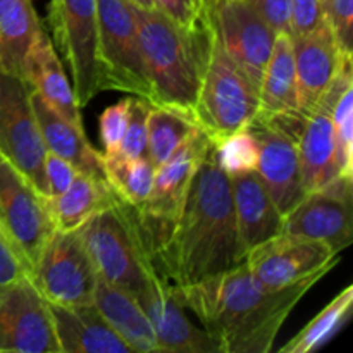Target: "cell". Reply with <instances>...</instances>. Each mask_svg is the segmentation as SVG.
I'll use <instances>...</instances> for the list:
<instances>
[{
  "label": "cell",
  "mask_w": 353,
  "mask_h": 353,
  "mask_svg": "<svg viewBox=\"0 0 353 353\" xmlns=\"http://www.w3.org/2000/svg\"><path fill=\"white\" fill-rule=\"evenodd\" d=\"M243 262L231 179L214 157V143L192 179L178 221L155 261L172 286H190Z\"/></svg>",
  "instance_id": "6da1fadb"
},
{
  "label": "cell",
  "mask_w": 353,
  "mask_h": 353,
  "mask_svg": "<svg viewBox=\"0 0 353 353\" xmlns=\"http://www.w3.org/2000/svg\"><path fill=\"white\" fill-rule=\"evenodd\" d=\"M317 281L312 278L271 290L240 262L230 271L178 288L219 353H268L286 317Z\"/></svg>",
  "instance_id": "7a4b0ae2"
},
{
  "label": "cell",
  "mask_w": 353,
  "mask_h": 353,
  "mask_svg": "<svg viewBox=\"0 0 353 353\" xmlns=\"http://www.w3.org/2000/svg\"><path fill=\"white\" fill-rule=\"evenodd\" d=\"M145 72L154 92L152 105H168L193 116L210 43L202 7L199 23L179 26L159 9L133 6Z\"/></svg>",
  "instance_id": "3957f363"
},
{
  "label": "cell",
  "mask_w": 353,
  "mask_h": 353,
  "mask_svg": "<svg viewBox=\"0 0 353 353\" xmlns=\"http://www.w3.org/2000/svg\"><path fill=\"white\" fill-rule=\"evenodd\" d=\"M97 276L138 296L155 276L133 205L119 200L78 230Z\"/></svg>",
  "instance_id": "277c9868"
},
{
  "label": "cell",
  "mask_w": 353,
  "mask_h": 353,
  "mask_svg": "<svg viewBox=\"0 0 353 353\" xmlns=\"http://www.w3.org/2000/svg\"><path fill=\"white\" fill-rule=\"evenodd\" d=\"M257 114V85L226 54L210 28L209 54L193 105L196 124L216 143L248 126Z\"/></svg>",
  "instance_id": "5b68a950"
},
{
  "label": "cell",
  "mask_w": 353,
  "mask_h": 353,
  "mask_svg": "<svg viewBox=\"0 0 353 353\" xmlns=\"http://www.w3.org/2000/svg\"><path fill=\"white\" fill-rule=\"evenodd\" d=\"M97 64L99 88L117 90L154 103L138 41L133 3L97 0Z\"/></svg>",
  "instance_id": "8992f818"
},
{
  "label": "cell",
  "mask_w": 353,
  "mask_h": 353,
  "mask_svg": "<svg viewBox=\"0 0 353 353\" xmlns=\"http://www.w3.org/2000/svg\"><path fill=\"white\" fill-rule=\"evenodd\" d=\"M210 145L212 140L199 128L168 162L155 168L150 195L143 205L134 207L154 269L155 261L178 221L193 176L205 159Z\"/></svg>",
  "instance_id": "52a82bcc"
},
{
  "label": "cell",
  "mask_w": 353,
  "mask_h": 353,
  "mask_svg": "<svg viewBox=\"0 0 353 353\" xmlns=\"http://www.w3.org/2000/svg\"><path fill=\"white\" fill-rule=\"evenodd\" d=\"M305 117L300 112L257 114L248 124L259 143L255 172L283 217L305 195L296 147Z\"/></svg>",
  "instance_id": "ba28073f"
},
{
  "label": "cell",
  "mask_w": 353,
  "mask_h": 353,
  "mask_svg": "<svg viewBox=\"0 0 353 353\" xmlns=\"http://www.w3.org/2000/svg\"><path fill=\"white\" fill-rule=\"evenodd\" d=\"M0 155L7 159L41 196L47 195L43 138L31 105V90L21 76L0 69Z\"/></svg>",
  "instance_id": "9c48e42d"
},
{
  "label": "cell",
  "mask_w": 353,
  "mask_h": 353,
  "mask_svg": "<svg viewBox=\"0 0 353 353\" xmlns=\"http://www.w3.org/2000/svg\"><path fill=\"white\" fill-rule=\"evenodd\" d=\"M48 303H93L97 272L76 231H54L38 255L30 274Z\"/></svg>",
  "instance_id": "30bf717a"
},
{
  "label": "cell",
  "mask_w": 353,
  "mask_h": 353,
  "mask_svg": "<svg viewBox=\"0 0 353 353\" xmlns=\"http://www.w3.org/2000/svg\"><path fill=\"white\" fill-rule=\"evenodd\" d=\"M48 16L52 37L71 71L76 102L85 107L100 92L97 0H52Z\"/></svg>",
  "instance_id": "8fae6325"
},
{
  "label": "cell",
  "mask_w": 353,
  "mask_h": 353,
  "mask_svg": "<svg viewBox=\"0 0 353 353\" xmlns=\"http://www.w3.org/2000/svg\"><path fill=\"white\" fill-rule=\"evenodd\" d=\"M338 255L326 243L279 233L247 252L243 262L259 283L279 290L305 279H323L338 264Z\"/></svg>",
  "instance_id": "7c38bea8"
},
{
  "label": "cell",
  "mask_w": 353,
  "mask_h": 353,
  "mask_svg": "<svg viewBox=\"0 0 353 353\" xmlns=\"http://www.w3.org/2000/svg\"><path fill=\"white\" fill-rule=\"evenodd\" d=\"M0 230L31 274L54 226L40 193L3 155H0Z\"/></svg>",
  "instance_id": "4fadbf2b"
},
{
  "label": "cell",
  "mask_w": 353,
  "mask_h": 353,
  "mask_svg": "<svg viewBox=\"0 0 353 353\" xmlns=\"http://www.w3.org/2000/svg\"><path fill=\"white\" fill-rule=\"evenodd\" d=\"M0 353H61L48 302L28 274L0 285Z\"/></svg>",
  "instance_id": "5bb4252c"
},
{
  "label": "cell",
  "mask_w": 353,
  "mask_h": 353,
  "mask_svg": "<svg viewBox=\"0 0 353 353\" xmlns=\"http://www.w3.org/2000/svg\"><path fill=\"white\" fill-rule=\"evenodd\" d=\"M203 12L226 54L257 85L274 47L276 33L248 0H207Z\"/></svg>",
  "instance_id": "9a60e30c"
},
{
  "label": "cell",
  "mask_w": 353,
  "mask_h": 353,
  "mask_svg": "<svg viewBox=\"0 0 353 353\" xmlns=\"http://www.w3.org/2000/svg\"><path fill=\"white\" fill-rule=\"evenodd\" d=\"M352 178L338 176L309 192L283 217V233L326 243L340 254L352 243Z\"/></svg>",
  "instance_id": "2e32d148"
},
{
  "label": "cell",
  "mask_w": 353,
  "mask_h": 353,
  "mask_svg": "<svg viewBox=\"0 0 353 353\" xmlns=\"http://www.w3.org/2000/svg\"><path fill=\"white\" fill-rule=\"evenodd\" d=\"M134 299L150 321L161 352L219 353L216 341L183 303L178 286L155 274Z\"/></svg>",
  "instance_id": "e0dca14e"
},
{
  "label": "cell",
  "mask_w": 353,
  "mask_h": 353,
  "mask_svg": "<svg viewBox=\"0 0 353 353\" xmlns=\"http://www.w3.org/2000/svg\"><path fill=\"white\" fill-rule=\"evenodd\" d=\"M292 47L299 112L309 116L336 76L341 59L347 54L340 50L326 21L310 33L292 37Z\"/></svg>",
  "instance_id": "ac0fdd59"
},
{
  "label": "cell",
  "mask_w": 353,
  "mask_h": 353,
  "mask_svg": "<svg viewBox=\"0 0 353 353\" xmlns=\"http://www.w3.org/2000/svg\"><path fill=\"white\" fill-rule=\"evenodd\" d=\"M61 353H133L93 303H48Z\"/></svg>",
  "instance_id": "d6986e66"
},
{
  "label": "cell",
  "mask_w": 353,
  "mask_h": 353,
  "mask_svg": "<svg viewBox=\"0 0 353 353\" xmlns=\"http://www.w3.org/2000/svg\"><path fill=\"white\" fill-rule=\"evenodd\" d=\"M230 179L238 240L245 257L254 247L283 233V214L255 171L231 176Z\"/></svg>",
  "instance_id": "ffe728a7"
},
{
  "label": "cell",
  "mask_w": 353,
  "mask_h": 353,
  "mask_svg": "<svg viewBox=\"0 0 353 353\" xmlns=\"http://www.w3.org/2000/svg\"><path fill=\"white\" fill-rule=\"evenodd\" d=\"M23 79L31 92L40 95L55 112L83 128L81 107L76 102L72 85L62 69L54 43L43 30L34 40L23 65Z\"/></svg>",
  "instance_id": "44dd1931"
},
{
  "label": "cell",
  "mask_w": 353,
  "mask_h": 353,
  "mask_svg": "<svg viewBox=\"0 0 353 353\" xmlns=\"http://www.w3.org/2000/svg\"><path fill=\"white\" fill-rule=\"evenodd\" d=\"M31 105H33L34 117H37L47 152L68 161L69 164L74 165L78 172L95 176V178H105L102 168V154L88 143L83 128L76 126L71 121L55 112L34 92H31Z\"/></svg>",
  "instance_id": "7402d4cb"
},
{
  "label": "cell",
  "mask_w": 353,
  "mask_h": 353,
  "mask_svg": "<svg viewBox=\"0 0 353 353\" xmlns=\"http://www.w3.org/2000/svg\"><path fill=\"white\" fill-rule=\"evenodd\" d=\"M296 147L305 193L324 188L340 176L330 110L316 107L305 117Z\"/></svg>",
  "instance_id": "603a6c76"
},
{
  "label": "cell",
  "mask_w": 353,
  "mask_h": 353,
  "mask_svg": "<svg viewBox=\"0 0 353 353\" xmlns=\"http://www.w3.org/2000/svg\"><path fill=\"white\" fill-rule=\"evenodd\" d=\"M54 231H76L95 214L119 202L105 178L78 172L71 186L55 196H41Z\"/></svg>",
  "instance_id": "cb8c5ba5"
},
{
  "label": "cell",
  "mask_w": 353,
  "mask_h": 353,
  "mask_svg": "<svg viewBox=\"0 0 353 353\" xmlns=\"http://www.w3.org/2000/svg\"><path fill=\"white\" fill-rule=\"evenodd\" d=\"M93 305L131 350L138 353L161 352L150 321L133 295L105 279L97 278Z\"/></svg>",
  "instance_id": "d4e9b609"
},
{
  "label": "cell",
  "mask_w": 353,
  "mask_h": 353,
  "mask_svg": "<svg viewBox=\"0 0 353 353\" xmlns=\"http://www.w3.org/2000/svg\"><path fill=\"white\" fill-rule=\"evenodd\" d=\"M288 112H299L295 61L292 37L279 33L259 83V114L276 116Z\"/></svg>",
  "instance_id": "484cf974"
},
{
  "label": "cell",
  "mask_w": 353,
  "mask_h": 353,
  "mask_svg": "<svg viewBox=\"0 0 353 353\" xmlns=\"http://www.w3.org/2000/svg\"><path fill=\"white\" fill-rule=\"evenodd\" d=\"M41 30L31 0H0V69L23 78L26 55Z\"/></svg>",
  "instance_id": "4316f807"
},
{
  "label": "cell",
  "mask_w": 353,
  "mask_h": 353,
  "mask_svg": "<svg viewBox=\"0 0 353 353\" xmlns=\"http://www.w3.org/2000/svg\"><path fill=\"white\" fill-rule=\"evenodd\" d=\"M199 130L195 117L168 105H150L147 117V152L155 168L168 162Z\"/></svg>",
  "instance_id": "83f0119b"
},
{
  "label": "cell",
  "mask_w": 353,
  "mask_h": 353,
  "mask_svg": "<svg viewBox=\"0 0 353 353\" xmlns=\"http://www.w3.org/2000/svg\"><path fill=\"white\" fill-rule=\"evenodd\" d=\"M353 307V286H347L327 303L293 340L279 348V353H310L330 343L348 323Z\"/></svg>",
  "instance_id": "f1b7e54d"
},
{
  "label": "cell",
  "mask_w": 353,
  "mask_h": 353,
  "mask_svg": "<svg viewBox=\"0 0 353 353\" xmlns=\"http://www.w3.org/2000/svg\"><path fill=\"white\" fill-rule=\"evenodd\" d=\"M103 176L123 202L141 207L154 185L155 165L148 157L128 159L102 154Z\"/></svg>",
  "instance_id": "f546056e"
},
{
  "label": "cell",
  "mask_w": 353,
  "mask_h": 353,
  "mask_svg": "<svg viewBox=\"0 0 353 353\" xmlns=\"http://www.w3.org/2000/svg\"><path fill=\"white\" fill-rule=\"evenodd\" d=\"M214 157L228 176L254 172L259 161V143L248 126L214 143Z\"/></svg>",
  "instance_id": "4dcf8cb0"
},
{
  "label": "cell",
  "mask_w": 353,
  "mask_h": 353,
  "mask_svg": "<svg viewBox=\"0 0 353 353\" xmlns=\"http://www.w3.org/2000/svg\"><path fill=\"white\" fill-rule=\"evenodd\" d=\"M334 130V145L340 176L353 174V85L347 86L330 109Z\"/></svg>",
  "instance_id": "1f68e13d"
},
{
  "label": "cell",
  "mask_w": 353,
  "mask_h": 353,
  "mask_svg": "<svg viewBox=\"0 0 353 353\" xmlns=\"http://www.w3.org/2000/svg\"><path fill=\"white\" fill-rule=\"evenodd\" d=\"M150 102L134 97L131 100L130 119H128L126 133H124L117 155L128 159L148 157L147 152V117L150 110ZM114 155V154H112Z\"/></svg>",
  "instance_id": "d6a6232c"
},
{
  "label": "cell",
  "mask_w": 353,
  "mask_h": 353,
  "mask_svg": "<svg viewBox=\"0 0 353 353\" xmlns=\"http://www.w3.org/2000/svg\"><path fill=\"white\" fill-rule=\"evenodd\" d=\"M133 99H123L114 105L107 107L102 112L99 121L100 140L103 145V154L112 155L117 154L123 141L124 133L128 128V119H130V107Z\"/></svg>",
  "instance_id": "836d02e7"
},
{
  "label": "cell",
  "mask_w": 353,
  "mask_h": 353,
  "mask_svg": "<svg viewBox=\"0 0 353 353\" xmlns=\"http://www.w3.org/2000/svg\"><path fill=\"white\" fill-rule=\"evenodd\" d=\"M321 3H323L324 19L333 31L340 50L352 55L353 0H324Z\"/></svg>",
  "instance_id": "e575fe53"
},
{
  "label": "cell",
  "mask_w": 353,
  "mask_h": 353,
  "mask_svg": "<svg viewBox=\"0 0 353 353\" xmlns=\"http://www.w3.org/2000/svg\"><path fill=\"white\" fill-rule=\"evenodd\" d=\"M324 12L321 0H292V23L290 37L305 34L324 24Z\"/></svg>",
  "instance_id": "d590c367"
},
{
  "label": "cell",
  "mask_w": 353,
  "mask_h": 353,
  "mask_svg": "<svg viewBox=\"0 0 353 353\" xmlns=\"http://www.w3.org/2000/svg\"><path fill=\"white\" fill-rule=\"evenodd\" d=\"M43 172L45 185H47V195L45 196H55L64 193L78 174L74 165L69 164L64 159L57 157V155L50 154V152H47V157H45Z\"/></svg>",
  "instance_id": "8d00e7d4"
},
{
  "label": "cell",
  "mask_w": 353,
  "mask_h": 353,
  "mask_svg": "<svg viewBox=\"0 0 353 353\" xmlns=\"http://www.w3.org/2000/svg\"><path fill=\"white\" fill-rule=\"evenodd\" d=\"M264 23L276 34L288 33L292 23V0H248Z\"/></svg>",
  "instance_id": "74e56055"
},
{
  "label": "cell",
  "mask_w": 353,
  "mask_h": 353,
  "mask_svg": "<svg viewBox=\"0 0 353 353\" xmlns=\"http://www.w3.org/2000/svg\"><path fill=\"white\" fill-rule=\"evenodd\" d=\"M154 2L162 14H165L169 19L178 23L179 26H195L202 16V2L200 0H154Z\"/></svg>",
  "instance_id": "f35d334b"
},
{
  "label": "cell",
  "mask_w": 353,
  "mask_h": 353,
  "mask_svg": "<svg viewBox=\"0 0 353 353\" xmlns=\"http://www.w3.org/2000/svg\"><path fill=\"white\" fill-rule=\"evenodd\" d=\"M28 269L16 254L10 243L7 241L6 234L0 230V285L14 281V279L26 276ZM30 276V274H28Z\"/></svg>",
  "instance_id": "ab89813d"
},
{
  "label": "cell",
  "mask_w": 353,
  "mask_h": 353,
  "mask_svg": "<svg viewBox=\"0 0 353 353\" xmlns=\"http://www.w3.org/2000/svg\"><path fill=\"white\" fill-rule=\"evenodd\" d=\"M128 2H131L137 7H141V9H157L154 0H128Z\"/></svg>",
  "instance_id": "60d3db41"
},
{
  "label": "cell",
  "mask_w": 353,
  "mask_h": 353,
  "mask_svg": "<svg viewBox=\"0 0 353 353\" xmlns=\"http://www.w3.org/2000/svg\"><path fill=\"white\" fill-rule=\"evenodd\" d=\"M200 2H207V0H200Z\"/></svg>",
  "instance_id": "b9f144b4"
},
{
  "label": "cell",
  "mask_w": 353,
  "mask_h": 353,
  "mask_svg": "<svg viewBox=\"0 0 353 353\" xmlns=\"http://www.w3.org/2000/svg\"><path fill=\"white\" fill-rule=\"evenodd\" d=\"M321 2H324V0H321Z\"/></svg>",
  "instance_id": "7bdbcfd3"
}]
</instances>
